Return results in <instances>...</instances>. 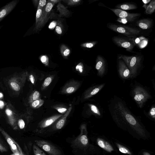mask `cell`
I'll return each instance as SVG.
<instances>
[{"label": "cell", "instance_id": "1", "mask_svg": "<svg viewBox=\"0 0 155 155\" xmlns=\"http://www.w3.org/2000/svg\"><path fill=\"white\" fill-rule=\"evenodd\" d=\"M118 59H122L125 63L131 74H136L140 63L141 58L140 57L121 55Z\"/></svg>", "mask_w": 155, "mask_h": 155}, {"label": "cell", "instance_id": "2", "mask_svg": "<svg viewBox=\"0 0 155 155\" xmlns=\"http://www.w3.org/2000/svg\"><path fill=\"white\" fill-rule=\"evenodd\" d=\"M108 27L114 31L129 37H133L135 35L138 34L140 31L137 29L114 24L109 25Z\"/></svg>", "mask_w": 155, "mask_h": 155}, {"label": "cell", "instance_id": "3", "mask_svg": "<svg viewBox=\"0 0 155 155\" xmlns=\"http://www.w3.org/2000/svg\"><path fill=\"white\" fill-rule=\"evenodd\" d=\"M0 132L7 141L11 150L14 154L24 155L22 150L19 145L0 127Z\"/></svg>", "mask_w": 155, "mask_h": 155}, {"label": "cell", "instance_id": "4", "mask_svg": "<svg viewBox=\"0 0 155 155\" xmlns=\"http://www.w3.org/2000/svg\"><path fill=\"white\" fill-rule=\"evenodd\" d=\"M36 144L50 155H61L60 150L49 142L44 140H36Z\"/></svg>", "mask_w": 155, "mask_h": 155}, {"label": "cell", "instance_id": "5", "mask_svg": "<svg viewBox=\"0 0 155 155\" xmlns=\"http://www.w3.org/2000/svg\"><path fill=\"white\" fill-rule=\"evenodd\" d=\"M54 5L50 0H48L44 8L40 21L38 25L35 27L34 30L37 31L43 27L50 18V13Z\"/></svg>", "mask_w": 155, "mask_h": 155}, {"label": "cell", "instance_id": "6", "mask_svg": "<svg viewBox=\"0 0 155 155\" xmlns=\"http://www.w3.org/2000/svg\"><path fill=\"white\" fill-rule=\"evenodd\" d=\"M134 91V99L141 107L148 99L149 95L146 91L140 87L135 88Z\"/></svg>", "mask_w": 155, "mask_h": 155}, {"label": "cell", "instance_id": "7", "mask_svg": "<svg viewBox=\"0 0 155 155\" xmlns=\"http://www.w3.org/2000/svg\"><path fill=\"white\" fill-rule=\"evenodd\" d=\"M86 128L84 126H81L80 134L73 141L74 145L79 147L87 146L88 142Z\"/></svg>", "mask_w": 155, "mask_h": 155}, {"label": "cell", "instance_id": "8", "mask_svg": "<svg viewBox=\"0 0 155 155\" xmlns=\"http://www.w3.org/2000/svg\"><path fill=\"white\" fill-rule=\"evenodd\" d=\"M19 0H13L0 8V22L15 8Z\"/></svg>", "mask_w": 155, "mask_h": 155}, {"label": "cell", "instance_id": "9", "mask_svg": "<svg viewBox=\"0 0 155 155\" xmlns=\"http://www.w3.org/2000/svg\"><path fill=\"white\" fill-rule=\"evenodd\" d=\"M110 9L119 18H126L129 21H134L137 17L140 15L139 13H130L120 9L110 8Z\"/></svg>", "mask_w": 155, "mask_h": 155}, {"label": "cell", "instance_id": "10", "mask_svg": "<svg viewBox=\"0 0 155 155\" xmlns=\"http://www.w3.org/2000/svg\"><path fill=\"white\" fill-rule=\"evenodd\" d=\"M113 41L117 45L125 48L127 51H131L134 48V45L132 41L117 37L113 38Z\"/></svg>", "mask_w": 155, "mask_h": 155}, {"label": "cell", "instance_id": "11", "mask_svg": "<svg viewBox=\"0 0 155 155\" xmlns=\"http://www.w3.org/2000/svg\"><path fill=\"white\" fill-rule=\"evenodd\" d=\"M118 71L121 77L124 78H127L131 75L129 69L121 59H119L118 61Z\"/></svg>", "mask_w": 155, "mask_h": 155}, {"label": "cell", "instance_id": "12", "mask_svg": "<svg viewBox=\"0 0 155 155\" xmlns=\"http://www.w3.org/2000/svg\"><path fill=\"white\" fill-rule=\"evenodd\" d=\"M5 112L8 117L9 124L14 129H17V123L15 113H14L12 110L8 107L6 108Z\"/></svg>", "mask_w": 155, "mask_h": 155}, {"label": "cell", "instance_id": "13", "mask_svg": "<svg viewBox=\"0 0 155 155\" xmlns=\"http://www.w3.org/2000/svg\"><path fill=\"white\" fill-rule=\"evenodd\" d=\"M96 68L99 75H102L105 69V62L103 58L101 55H98L96 59Z\"/></svg>", "mask_w": 155, "mask_h": 155}, {"label": "cell", "instance_id": "14", "mask_svg": "<svg viewBox=\"0 0 155 155\" xmlns=\"http://www.w3.org/2000/svg\"><path fill=\"white\" fill-rule=\"evenodd\" d=\"M97 142L100 147L108 152H111L114 150L112 146L108 142L102 139L98 138Z\"/></svg>", "mask_w": 155, "mask_h": 155}, {"label": "cell", "instance_id": "15", "mask_svg": "<svg viewBox=\"0 0 155 155\" xmlns=\"http://www.w3.org/2000/svg\"><path fill=\"white\" fill-rule=\"evenodd\" d=\"M21 79H16V78H12L9 82L11 87L15 91H20L21 87V82L19 81Z\"/></svg>", "mask_w": 155, "mask_h": 155}, {"label": "cell", "instance_id": "16", "mask_svg": "<svg viewBox=\"0 0 155 155\" xmlns=\"http://www.w3.org/2000/svg\"><path fill=\"white\" fill-rule=\"evenodd\" d=\"M152 21L149 19H143L137 22V25L139 27L143 29L149 28L152 25Z\"/></svg>", "mask_w": 155, "mask_h": 155}, {"label": "cell", "instance_id": "17", "mask_svg": "<svg viewBox=\"0 0 155 155\" xmlns=\"http://www.w3.org/2000/svg\"><path fill=\"white\" fill-rule=\"evenodd\" d=\"M61 116V115H58L50 117L43 122L41 125V127L45 128L50 125Z\"/></svg>", "mask_w": 155, "mask_h": 155}, {"label": "cell", "instance_id": "18", "mask_svg": "<svg viewBox=\"0 0 155 155\" xmlns=\"http://www.w3.org/2000/svg\"><path fill=\"white\" fill-rule=\"evenodd\" d=\"M136 44L140 48H144L147 45L148 40L143 37H140L135 38L133 42Z\"/></svg>", "mask_w": 155, "mask_h": 155}, {"label": "cell", "instance_id": "19", "mask_svg": "<svg viewBox=\"0 0 155 155\" xmlns=\"http://www.w3.org/2000/svg\"><path fill=\"white\" fill-rule=\"evenodd\" d=\"M71 109V107H70L67 110V112L66 113L65 115L62 117V118L58 121L56 125V128L57 129H61L63 127L66 118L69 114V113L70 112Z\"/></svg>", "mask_w": 155, "mask_h": 155}, {"label": "cell", "instance_id": "20", "mask_svg": "<svg viewBox=\"0 0 155 155\" xmlns=\"http://www.w3.org/2000/svg\"><path fill=\"white\" fill-rule=\"evenodd\" d=\"M57 8L61 15L67 16L69 15V11L68 10L66 7L60 3L58 4Z\"/></svg>", "mask_w": 155, "mask_h": 155}, {"label": "cell", "instance_id": "21", "mask_svg": "<svg viewBox=\"0 0 155 155\" xmlns=\"http://www.w3.org/2000/svg\"><path fill=\"white\" fill-rule=\"evenodd\" d=\"M146 13L147 14H150L154 12L155 9V1L152 0L146 8Z\"/></svg>", "mask_w": 155, "mask_h": 155}, {"label": "cell", "instance_id": "22", "mask_svg": "<svg viewBox=\"0 0 155 155\" xmlns=\"http://www.w3.org/2000/svg\"><path fill=\"white\" fill-rule=\"evenodd\" d=\"M117 7L122 10H130L137 8L136 5L132 4H124L117 6Z\"/></svg>", "mask_w": 155, "mask_h": 155}, {"label": "cell", "instance_id": "23", "mask_svg": "<svg viewBox=\"0 0 155 155\" xmlns=\"http://www.w3.org/2000/svg\"><path fill=\"white\" fill-rule=\"evenodd\" d=\"M116 144L120 152L122 153L127 154L130 155H132L131 152L128 149L119 143H117Z\"/></svg>", "mask_w": 155, "mask_h": 155}, {"label": "cell", "instance_id": "24", "mask_svg": "<svg viewBox=\"0 0 155 155\" xmlns=\"http://www.w3.org/2000/svg\"><path fill=\"white\" fill-rule=\"evenodd\" d=\"M60 51L62 55L64 57H66L70 53L69 49L64 45H61L60 47Z\"/></svg>", "mask_w": 155, "mask_h": 155}, {"label": "cell", "instance_id": "25", "mask_svg": "<svg viewBox=\"0 0 155 155\" xmlns=\"http://www.w3.org/2000/svg\"><path fill=\"white\" fill-rule=\"evenodd\" d=\"M43 9L37 8L36 15L35 27L38 25L40 21L42 14Z\"/></svg>", "mask_w": 155, "mask_h": 155}, {"label": "cell", "instance_id": "26", "mask_svg": "<svg viewBox=\"0 0 155 155\" xmlns=\"http://www.w3.org/2000/svg\"><path fill=\"white\" fill-rule=\"evenodd\" d=\"M44 103V101L41 99L33 101L31 104L32 107L34 108H38L42 106Z\"/></svg>", "mask_w": 155, "mask_h": 155}, {"label": "cell", "instance_id": "27", "mask_svg": "<svg viewBox=\"0 0 155 155\" xmlns=\"http://www.w3.org/2000/svg\"><path fill=\"white\" fill-rule=\"evenodd\" d=\"M33 149L35 155H46L42 150L36 145H33Z\"/></svg>", "mask_w": 155, "mask_h": 155}, {"label": "cell", "instance_id": "28", "mask_svg": "<svg viewBox=\"0 0 155 155\" xmlns=\"http://www.w3.org/2000/svg\"><path fill=\"white\" fill-rule=\"evenodd\" d=\"M5 143L0 138V151L2 153L7 152L8 150V147Z\"/></svg>", "mask_w": 155, "mask_h": 155}, {"label": "cell", "instance_id": "29", "mask_svg": "<svg viewBox=\"0 0 155 155\" xmlns=\"http://www.w3.org/2000/svg\"><path fill=\"white\" fill-rule=\"evenodd\" d=\"M96 43V41L90 42L83 43L81 45V46L83 47L91 48L93 47Z\"/></svg>", "mask_w": 155, "mask_h": 155}, {"label": "cell", "instance_id": "30", "mask_svg": "<svg viewBox=\"0 0 155 155\" xmlns=\"http://www.w3.org/2000/svg\"><path fill=\"white\" fill-rule=\"evenodd\" d=\"M66 2L68 5H73L79 4L81 1L80 0H65Z\"/></svg>", "mask_w": 155, "mask_h": 155}, {"label": "cell", "instance_id": "31", "mask_svg": "<svg viewBox=\"0 0 155 155\" xmlns=\"http://www.w3.org/2000/svg\"><path fill=\"white\" fill-rule=\"evenodd\" d=\"M47 1L46 0H39L38 5L37 8H41L43 9L47 4Z\"/></svg>", "mask_w": 155, "mask_h": 155}, {"label": "cell", "instance_id": "32", "mask_svg": "<svg viewBox=\"0 0 155 155\" xmlns=\"http://www.w3.org/2000/svg\"><path fill=\"white\" fill-rule=\"evenodd\" d=\"M17 124L19 128L21 129H23L25 127V122L22 119H20L18 120Z\"/></svg>", "mask_w": 155, "mask_h": 155}, {"label": "cell", "instance_id": "33", "mask_svg": "<svg viewBox=\"0 0 155 155\" xmlns=\"http://www.w3.org/2000/svg\"><path fill=\"white\" fill-rule=\"evenodd\" d=\"M40 60L41 62L46 65L48 64V58L46 55H43L40 58Z\"/></svg>", "mask_w": 155, "mask_h": 155}, {"label": "cell", "instance_id": "34", "mask_svg": "<svg viewBox=\"0 0 155 155\" xmlns=\"http://www.w3.org/2000/svg\"><path fill=\"white\" fill-rule=\"evenodd\" d=\"M40 96V93L37 91H36L33 94L31 97V100L33 101L38 99Z\"/></svg>", "mask_w": 155, "mask_h": 155}, {"label": "cell", "instance_id": "35", "mask_svg": "<svg viewBox=\"0 0 155 155\" xmlns=\"http://www.w3.org/2000/svg\"><path fill=\"white\" fill-rule=\"evenodd\" d=\"M91 105V109L92 111L96 114L98 115H100V112L97 108V107L95 105Z\"/></svg>", "mask_w": 155, "mask_h": 155}, {"label": "cell", "instance_id": "36", "mask_svg": "<svg viewBox=\"0 0 155 155\" xmlns=\"http://www.w3.org/2000/svg\"><path fill=\"white\" fill-rule=\"evenodd\" d=\"M51 81V78L50 77H48L45 79L44 82V84L45 86H47L50 84Z\"/></svg>", "mask_w": 155, "mask_h": 155}, {"label": "cell", "instance_id": "37", "mask_svg": "<svg viewBox=\"0 0 155 155\" xmlns=\"http://www.w3.org/2000/svg\"><path fill=\"white\" fill-rule=\"evenodd\" d=\"M117 21L118 22L122 23L124 24L127 23L129 21L126 18H119L117 20Z\"/></svg>", "mask_w": 155, "mask_h": 155}, {"label": "cell", "instance_id": "38", "mask_svg": "<svg viewBox=\"0 0 155 155\" xmlns=\"http://www.w3.org/2000/svg\"><path fill=\"white\" fill-rule=\"evenodd\" d=\"M55 30L56 32L58 34H61L62 33V30L61 26L58 24L56 27Z\"/></svg>", "mask_w": 155, "mask_h": 155}, {"label": "cell", "instance_id": "39", "mask_svg": "<svg viewBox=\"0 0 155 155\" xmlns=\"http://www.w3.org/2000/svg\"><path fill=\"white\" fill-rule=\"evenodd\" d=\"M150 115L152 117H153L154 118L155 114V108L154 107H153L151 108L150 111Z\"/></svg>", "mask_w": 155, "mask_h": 155}, {"label": "cell", "instance_id": "40", "mask_svg": "<svg viewBox=\"0 0 155 155\" xmlns=\"http://www.w3.org/2000/svg\"><path fill=\"white\" fill-rule=\"evenodd\" d=\"M57 22L55 21H53L51 23L49 26V28L50 29H53L55 26Z\"/></svg>", "mask_w": 155, "mask_h": 155}, {"label": "cell", "instance_id": "41", "mask_svg": "<svg viewBox=\"0 0 155 155\" xmlns=\"http://www.w3.org/2000/svg\"><path fill=\"white\" fill-rule=\"evenodd\" d=\"M74 88L73 87H70L68 88L66 91L68 93H71L74 91Z\"/></svg>", "mask_w": 155, "mask_h": 155}, {"label": "cell", "instance_id": "42", "mask_svg": "<svg viewBox=\"0 0 155 155\" xmlns=\"http://www.w3.org/2000/svg\"><path fill=\"white\" fill-rule=\"evenodd\" d=\"M57 110L60 113H64L66 112L67 109L65 108H57Z\"/></svg>", "mask_w": 155, "mask_h": 155}, {"label": "cell", "instance_id": "43", "mask_svg": "<svg viewBox=\"0 0 155 155\" xmlns=\"http://www.w3.org/2000/svg\"><path fill=\"white\" fill-rule=\"evenodd\" d=\"M81 64V63H80L76 67V69L77 70L78 69L81 72H82V71L83 66Z\"/></svg>", "mask_w": 155, "mask_h": 155}, {"label": "cell", "instance_id": "44", "mask_svg": "<svg viewBox=\"0 0 155 155\" xmlns=\"http://www.w3.org/2000/svg\"><path fill=\"white\" fill-rule=\"evenodd\" d=\"M29 79L31 83L34 84L35 81V78L34 76L32 74H31L29 76Z\"/></svg>", "mask_w": 155, "mask_h": 155}, {"label": "cell", "instance_id": "45", "mask_svg": "<svg viewBox=\"0 0 155 155\" xmlns=\"http://www.w3.org/2000/svg\"><path fill=\"white\" fill-rule=\"evenodd\" d=\"M4 106V104L3 102L2 101H0V108H2Z\"/></svg>", "mask_w": 155, "mask_h": 155}, {"label": "cell", "instance_id": "46", "mask_svg": "<svg viewBox=\"0 0 155 155\" xmlns=\"http://www.w3.org/2000/svg\"><path fill=\"white\" fill-rule=\"evenodd\" d=\"M50 1L54 4L61 1L60 0H50Z\"/></svg>", "mask_w": 155, "mask_h": 155}, {"label": "cell", "instance_id": "47", "mask_svg": "<svg viewBox=\"0 0 155 155\" xmlns=\"http://www.w3.org/2000/svg\"><path fill=\"white\" fill-rule=\"evenodd\" d=\"M33 3L35 5H38L39 1V0H33Z\"/></svg>", "mask_w": 155, "mask_h": 155}, {"label": "cell", "instance_id": "48", "mask_svg": "<svg viewBox=\"0 0 155 155\" xmlns=\"http://www.w3.org/2000/svg\"><path fill=\"white\" fill-rule=\"evenodd\" d=\"M151 1L150 0H143L142 2L145 4H146Z\"/></svg>", "mask_w": 155, "mask_h": 155}, {"label": "cell", "instance_id": "49", "mask_svg": "<svg viewBox=\"0 0 155 155\" xmlns=\"http://www.w3.org/2000/svg\"><path fill=\"white\" fill-rule=\"evenodd\" d=\"M143 155H150V154L147 152H144L143 153Z\"/></svg>", "mask_w": 155, "mask_h": 155}, {"label": "cell", "instance_id": "50", "mask_svg": "<svg viewBox=\"0 0 155 155\" xmlns=\"http://www.w3.org/2000/svg\"><path fill=\"white\" fill-rule=\"evenodd\" d=\"M3 97V94L1 93H0V98H2Z\"/></svg>", "mask_w": 155, "mask_h": 155}, {"label": "cell", "instance_id": "51", "mask_svg": "<svg viewBox=\"0 0 155 155\" xmlns=\"http://www.w3.org/2000/svg\"><path fill=\"white\" fill-rule=\"evenodd\" d=\"M12 155H15V154H14Z\"/></svg>", "mask_w": 155, "mask_h": 155}]
</instances>
